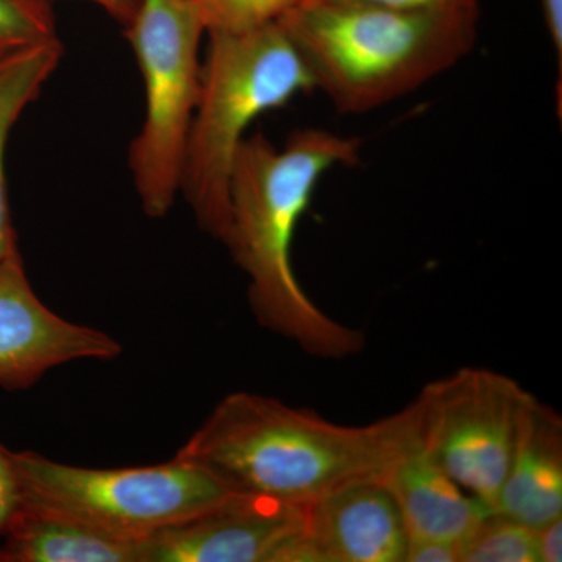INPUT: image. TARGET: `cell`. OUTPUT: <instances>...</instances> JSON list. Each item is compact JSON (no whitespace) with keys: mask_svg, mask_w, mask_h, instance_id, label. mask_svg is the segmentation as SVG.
<instances>
[{"mask_svg":"<svg viewBox=\"0 0 562 562\" xmlns=\"http://www.w3.org/2000/svg\"><path fill=\"white\" fill-rule=\"evenodd\" d=\"M361 140L321 128L292 133L283 149L262 133L246 136L233 162L225 246L249 277L251 312L262 327L306 353L346 358L364 346L308 297L292 266V246L314 190L336 166L360 160Z\"/></svg>","mask_w":562,"mask_h":562,"instance_id":"1","label":"cell"},{"mask_svg":"<svg viewBox=\"0 0 562 562\" xmlns=\"http://www.w3.org/2000/svg\"><path fill=\"white\" fill-rule=\"evenodd\" d=\"M419 439L414 402L361 427L277 398L235 392L217 403L176 457L235 492L308 505L344 484L384 480Z\"/></svg>","mask_w":562,"mask_h":562,"instance_id":"2","label":"cell"},{"mask_svg":"<svg viewBox=\"0 0 562 562\" xmlns=\"http://www.w3.org/2000/svg\"><path fill=\"white\" fill-rule=\"evenodd\" d=\"M479 9L401 11L306 0L279 21L310 76L342 113L409 94L471 54Z\"/></svg>","mask_w":562,"mask_h":562,"instance_id":"3","label":"cell"},{"mask_svg":"<svg viewBox=\"0 0 562 562\" xmlns=\"http://www.w3.org/2000/svg\"><path fill=\"white\" fill-rule=\"evenodd\" d=\"M202 65L181 194L203 232L224 243L231 222V177L247 128L261 114L314 90L290 36L277 24L213 33Z\"/></svg>","mask_w":562,"mask_h":562,"instance_id":"4","label":"cell"},{"mask_svg":"<svg viewBox=\"0 0 562 562\" xmlns=\"http://www.w3.org/2000/svg\"><path fill=\"white\" fill-rule=\"evenodd\" d=\"M194 0H139L125 35L146 92V113L128 149L140 209L168 216L181 194L188 139L201 95L205 35Z\"/></svg>","mask_w":562,"mask_h":562,"instance_id":"5","label":"cell"},{"mask_svg":"<svg viewBox=\"0 0 562 562\" xmlns=\"http://www.w3.org/2000/svg\"><path fill=\"white\" fill-rule=\"evenodd\" d=\"M11 458L22 503L117 538L146 539L235 494L209 469L179 457L121 469L77 468L33 452Z\"/></svg>","mask_w":562,"mask_h":562,"instance_id":"6","label":"cell"},{"mask_svg":"<svg viewBox=\"0 0 562 562\" xmlns=\"http://www.w3.org/2000/svg\"><path fill=\"white\" fill-rule=\"evenodd\" d=\"M535 395L501 372L464 368L422 390V450L494 512Z\"/></svg>","mask_w":562,"mask_h":562,"instance_id":"7","label":"cell"},{"mask_svg":"<svg viewBox=\"0 0 562 562\" xmlns=\"http://www.w3.org/2000/svg\"><path fill=\"white\" fill-rule=\"evenodd\" d=\"M306 505L235 492L143 541L144 562H302Z\"/></svg>","mask_w":562,"mask_h":562,"instance_id":"8","label":"cell"},{"mask_svg":"<svg viewBox=\"0 0 562 562\" xmlns=\"http://www.w3.org/2000/svg\"><path fill=\"white\" fill-rule=\"evenodd\" d=\"M121 344L47 308L33 290L21 254L0 261V386L24 391L77 360L109 361Z\"/></svg>","mask_w":562,"mask_h":562,"instance_id":"9","label":"cell"},{"mask_svg":"<svg viewBox=\"0 0 562 562\" xmlns=\"http://www.w3.org/2000/svg\"><path fill=\"white\" fill-rule=\"evenodd\" d=\"M408 539L386 483L360 480L306 505L302 562H405Z\"/></svg>","mask_w":562,"mask_h":562,"instance_id":"10","label":"cell"},{"mask_svg":"<svg viewBox=\"0 0 562 562\" xmlns=\"http://www.w3.org/2000/svg\"><path fill=\"white\" fill-rule=\"evenodd\" d=\"M494 513L538 528L562 517V420L532 397Z\"/></svg>","mask_w":562,"mask_h":562,"instance_id":"11","label":"cell"},{"mask_svg":"<svg viewBox=\"0 0 562 562\" xmlns=\"http://www.w3.org/2000/svg\"><path fill=\"white\" fill-rule=\"evenodd\" d=\"M390 487L409 539L462 542L491 512L450 479L422 450L419 439L383 480Z\"/></svg>","mask_w":562,"mask_h":562,"instance_id":"12","label":"cell"},{"mask_svg":"<svg viewBox=\"0 0 562 562\" xmlns=\"http://www.w3.org/2000/svg\"><path fill=\"white\" fill-rule=\"evenodd\" d=\"M143 541L106 535L21 503L0 549L5 562H144Z\"/></svg>","mask_w":562,"mask_h":562,"instance_id":"13","label":"cell"},{"mask_svg":"<svg viewBox=\"0 0 562 562\" xmlns=\"http://www.w3.org/2000/svg\"><path fill=\"white\" fill-rule=\"evenodd\" d=\"M61 41L36 47L0 65V261L21 254L11 221L7 187V147L22 113L40 98L44 85L60 65Z\"/></svg>","mask_w":562,"mask_h":562,"instance_id":"14","label":"cell"},{"mask_svg":"<svg viewBox=\"0 0 562 562\" xmlns=\"http://www.w3.org/2000/svg\"><path fill=\"white\" fill-rule=\"evenodd\" d=\"M461 562H539L536 530L490 513L462 542Z\"/></svg>","mask_w":562,"mask_h":562,"instance_id":"15","label":"cell"},{"mask_svg":"<svg viewBox=\"0 0 562 562\" xmlns=\"http://www.w3.org/2000/svg\"><path fill=\"white\" fill-rule=\"evenodd\" d=\"M55 41L50 0H0V65Z\"/></svg>","mask_w":562,"mask_h":562,"instance_id":"16","label":"cell"},{"mask_svg":"<svg viewBox=\"0 0 562 562\" xmlns=\"http://www.w3.org/2000/svg\"><path fill=\"white\" fill-rule=\"evenodd\" d=\"M305 0H194L203 27L213 33H246L277 24Z\"/></svg>","mask_w":562,"mask_h":562,"instance_id":"17","label":"cell"},{"mask_svg":"<svg viewBox=\"0 0 562 562\" xmlns=\"http://www.w3.org/2000/svg\"><path fill=\"white\" fill-rule=\"evenodd\" d=\"M21 487L9 449L0 443V539L21 508Z\"/></svg>","mask_w":562,"mask_h":562,"instance_id":"18","label":"cell"},{"mask_svg":"<svg viewBox=\"0 0 562 562\" xmlns=\"http://www.w3.org/2000/svg\"><path fill=\"white\" fill-rule=\"evenodd\" d=\"M328 2L361 3V5L401 11H442L480 7V0H328Z\"/></svg>","mask_w":562,"mask_h":562,"instance_id":"19","label":"cell"},{"mask_svg":"<svg viewBox=\"0 0 562 562\" xmlns=\"http://www.w3.org/2000/svg\"><path fill=\"white\" fill-rule=\"evenodd\" d=\"M405 562H461V546L431 539H408Z\"/></svg>","mask_w":562,"mask_h":562,"instance_id":"20","label":"cell"},{"mask_svg":"<svg viewBox=\"0 0 562 562\" xmlns=\"http://www.w3.org/2000/svg\"><path fill=\"white\" fill-rule=\"evenodd\" d=\"M543 21L552 40L554 57L558 61V106H561L562 79V0H541Z\"/></svg>","mask_w":562,"mask_h":562,"instance_id":"21","label":"cell"},{"mask_svg":"<svg viewBox=\"0 0 562 562\" xmlns=\"http://www.w3.org/2000/svg\"><path fill=\"white\" fill-rule=\"evenodd\" d=\"M539 562L562 561V517L536 530Z\"/></svg>","mask_w":562,"mask_h":562,"instance_id":"22","label":"cell"},{"mask_svg":"<svg viewBox=\"0 0 562 562\" xmlns=\"http://www.w3.org/2000/svg\"><path fill=\"white\" fill-rule=\"evenodd\" d=\"M85 2L94 3L114 21L120 22L124 29L131 24L139 7V0H85Z\"/></svg>","mask_w":562,"mask_h":562,"instance_id":"23","label":"cell"},{"mask_svg":"<svg viewBox=\"0 0 562 562\" xmlns=\"http://www.w3.org/2000/svg\"><path fill=\"white\" fill-rule=\"evenodd\" d=\"M0 562H5V561H3L2 549H0Z\"/></svg>","mask_w":562,"mask_h":562,"instance_id":"24","label":"cell"}]
</instances>
